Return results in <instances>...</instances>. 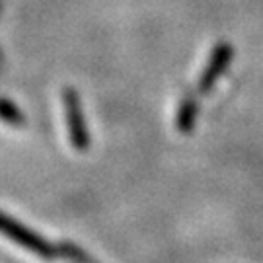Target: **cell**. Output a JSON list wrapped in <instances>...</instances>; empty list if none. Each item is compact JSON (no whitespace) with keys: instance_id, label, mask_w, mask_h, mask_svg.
<instances>
[{"instance_id":"cell-2","label":"cell","mask_w":263,"mask_h":263,"mask_svg":"<svg viewBox=\"0 0 263 263\" xmlns=\"http://www.w3.org/2000/svg\"><path fill=\"white\" fill-rule=\"evenodd\" d=\"M66 111H68V125H70L72 142H74V146L78 151H84L86 144H88V139H86L82 119H80V109H78V104H76V98H72V96L66 98Z\"/></svg>"},{"instance_id":"cell-1","label":"cell","mask_w":263,"mask_h":263,"mask_svg":"<svg viewBox=\"0 0 263 263\" xmlns=\"http://www.w3.org/2000/svg\"><path fill=\"white\" fill-rule=\"evenodd\" d=\"M0 234H4L12 242H16L18 246L33 252V254L43 257V259H53L57 254L55 248L49 246L43 238H39L37 234H33L31 230H28L26 226H22L20 222L12 220L10 216L2 215V213H0Z\"/></svg>"}]
</instances>
